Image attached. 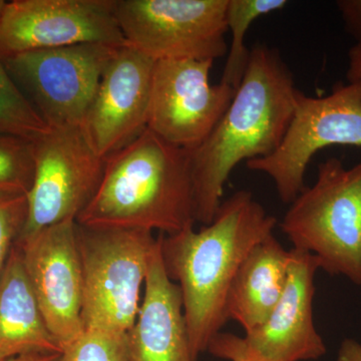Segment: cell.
Listing matches in <instances>:
<instances>
[{
    "instance_id": "3",
    "label": "cell",
    "mask_w": 361,
    "mask_h": 361,
    "mask_svg": "<svg viewBox=\"0 0 361 361\" xmlns=\"http://www.w3.org/2000/svg\"><path fill=\"white\" fill-rule=\"evenodd\" d=\"M75 222L165 235L194 226L191 151L169 144L147 128L106 159L96 193Z\"/></svg>"
},
{
    "instance_id": "12",
    "label": "cell",
    "mask_w": 361,
    "mask_h": 361,
    "mask_svg": "<svg viewBox=\"0 0 361 361\" xmlns=\"http://www.w3.org/2000/svg\"><path fill=\"white\" fill-rule=\"evenodd\" d=\"M16 244L47 329L63 350L85 331L77 222L63 221Z\"/></svg>"
},
{
    "instance_id": "21",
    "label": "cell",
    "mask_w": 361,
    "mask_h": 361,
    "mask_svg": "<svg viewBox=\"0 0 361 361\" xmlns=\"http://www.w3.org/2000/svg\"><path fill=\"white\" fill-rule=\"evenodd\" d=\"M127 334L85 329L63 349L59 361H129Z\"/></svg>"
},
{
    "instance_id": "25",
    "label": "cell",
    "mask_w": 361,
    "mask_h": 361,
    "mask_svg": "<svg viewBox=\"0 0 361 361\" xmlns=\"http://www.w3.org/2000/svg\"><path fill=\"white\" fill-rule=\"evenodd\" d=\"M348 82L355 85L361 92V44L356 42L348 52Z\"/></svg>"
},
{
    "instance_id": "14",
    "label": "cell",
    "mask_w": 361,
    "mask_h": 361,
    "mask_svg": "<svg viewBox=\"0 0 361 361\" xmlns=\"http://www.w3.org/2000/svg\"><path fill=\"white\" fill-rule=\"evenodd\" d=\"M288 276L281 298L260 326L247 332V346L262 361L314 360L326 353L313 317L315 256L292 248Z\"/></svg>"
},
{
    "instance_id": "11",
    "label": "cell",
    "mask_w": 361,
    "mask_h": 361,
    "mask_svg": "<svg viewBox=\"0 0 361 361\" xmlns=\"http://www.w3.org/2000/svg\"><path fill=\"white\" fill-rule=\"evenodd\" d=\"M101 44L123 47L116 0H14L0 16V56Z\"/></svg>"
},
{
    "instance_id": "7",
    "label": "cell",
    "mask_w": 361,
    "mask_h": 361,
    "mask_svg": "<svg viewBox=\"0 0 361 361\" xmlns=\"http://www.w3.org/2000/svg\"><path fill=\"white\" fill-rule=\"evenodd\" d=\"M116 49L77 44L23 52L2 61L49 128L80 127Z\"/></svg>"
},
{
    "instance_id": "28",
    "label": "cell",
    "mask_w": 361,
    "mask_h": 361,
    "mask_svg": "<svg viewBox=\"0 0 361 361\" xmlns=\"http://www.w3.org/2000/svg\"><path fill=\"white\" fill-rule=\"evenodd\" d=\"M6 2L4 0H0V16H1L2 11H4V6H6Z\"/></svg>"
},
{
    "instance_id": "20",
    "label": "cell",
    "mask_w": 361,
    "mask_h": 361,
    "mask_svg": "<svg viewBox=\"0 0 361 361\" xmlns=\"http://www.w3.org/2000/svg\"><path fill=\"white\" fill-rule=\"evenodd\" d=\"M33 175V142L0 133V198L27 196Z\"/></svg>"
},
{
    "instance_id": "15",
    "label": "cell",
    "mask_w": 361,
    "mask_h": 361,
    "mask_svg": "<svg viewBox=\"0 0 361 361\" xmlns=\"http://www.w3.org/2000/svg\"><path fill=\"white\" fill-rule=\"evenodd\" d=\"M144 286L137 319L127 334L129 361H197L190 343L182 291L164 267L160 235Z\"/></svg>"
},
{
    "instance_id": "24",
    "label": "cell",
    "mask_w": 361,
    "mask_h": 361,
    "mask_svg": "<svg viewBox=\"0 0 361 361\" xmlns=\"http://www.w3.org/2000/svg\"><path fill=\"white\" fill-rule=\"evenodd\" d=\"M345 30L361 44V0L337 1Z\"/></svg>"
},
{
    "instance_id": "19",
    "label": "cell",
    "mask_w": 361,
    "mask_h": 361,
    "mask_svg": "<svg viewBox=\"0 0 361 361\" xmlns=\"http://www.w3.org/2000/svg\"><path fill=\"white\" fill-rule=\"evenodd\" d=\"M49 129L9 75L0 56V133L33 142Z\"/></svg>"
},
{
    "instance_id": "1",
    "label": "cell",
    "mask_w": 361,
    "mask_h": 361,
    "mask_svg": "<svg viewBox=\"0 0 361 361\" xmlns=\"http://www.w3.org/2000/svg\"><path fill=\"white\" fill-rule=\"evenodd\" d=\"M276 225L251 192L240 190L222 201L200 231L190 226L174 235L160 233L164 267L182 291L195 360L228 322L226 300L240 265Z\"/></svg>"
},
{
    "instance_id": "13",
    "label": "cell",
    "mask_w": 361,
    "mask_h": 361,
    "mask_svg": "<svg viewBox=\"0 0 361 361\" xmlns=\"http://www.w3.org/2000/svg\"><path fill=\"white\" fill-rule=\"evenodd\" d=\"M155 61L125 44L106 66L82 125L104 160L147 129Z\"/></svg>"
},
{
    "instance_id": "4",
    "label": "cell",
    "mask_w": 361,
    "mask_h": 361,
    "mask_svg": "<svg viewBox=\"0 0 361 361\" xmlns=\"http://www.w3.org/2000/svg\"><path fill=\"white\" fill-rule=\"evenodd\" d=\"M282 232L294 249L315 256L320 269L361 286V163L344 167L329 158L314 185L290 203Z\"/></svg>"
},
{
    "instance_id": "6",
    "label": "cell",
    "mask_w": 361,
    "mask_h": 361,
    "mask_svg": "<svg viewBox=\"0 0 361 361\" xmlns=\"http://www.w3.org/2000/svg\"><path fill=\"white\" fill-rule=\"evenodd\" d=\"M336 145L361 147V92L349 82H338L325 97H308L299 90L280 146L246 165L269 176L280 200L290 204L306 187V170L315 154Z\"/></svg>"
},
{
    "instance_id": "26",
    "label": "cell",
    "mask_w": 361,
    "mask_h": 361,
    "mask_svg": "<svg viewBox=\"0 0 361 361\" xmlns=\"http://www.w3.org/2000/svg\"><path fill=\"white\" fill-rule=\"evenodd\" d=\"M337 361H361V343L355 339L342 341Z\"/></svg>"
},
{
    "instance_id": "9",
    "label": "cell",
    "mask_w": 361,
    "mask_h": 361,
    "mask_svg": "<svg viewBox=\"0 0 361 361\" xmlns=\"http://www.w3.org/2000/svg\"><path fill=\"white\" fill-rule=\"evenodd\" d=\"M32 142L35 175L18 239L77 219L96 193L106 164L82 126L51 128Z\"/></svg>"
},
{
    "instance_id": "8",
    "label": "cell",
    "mask_w": 361,
    "mask_h": 361,
    "mask_svg": "<svg viewBox=\"0 0 361 361\" xmlns=\"http://www.w3.org/2000/svg\"><path fill=\"white\" fill-rule=\"evenodd\" d=\"M227 0H116L126 44L154 61L210 59L228 52Z\"/></svg>"
},
{
    "instance_id": "27",
    "label": "cell",
    "mask_w": 361,
    "mask_h": 361,
    "mask_svg": "<svg viewBox=\"0 0 361 361\" xmlns=\"http://www.w3.org/2000/svg\"><path fill=\"white\" fill-rule=\"evenodd\" d=\"M61 355H28L0 361H59Z\"/></svg>"
},
{
    "instance_id": "2",
    "label": "cell",
    "mask_w": 361,
    "mask_h": 361,
    "mask_svg": "<svg viewBox=\"0 0 361 361\" xmlns=\"http://www.w3.org/2000/svg\"><path fill=\"white\" fill-rule=\"evenodd\" d=\"M298 92L281 54L267 44L254 45L231 104L205 141L191 151L196 222H212L238 164L276 151L290 125Z\"/></svg>"
},
{
    "instance_id": "22",
    "label": "cell",
    "mask_w": 361,
    "mask_h": 361,
    "mask_svg": "<svg viewBox=\"0 0 361 361\" xmlns=\"http://www.w3.org/2000/svg\"><path fill=\"white\" fill-rule=\"evenodd\" d=\"M27 217L25 196L0 198V275L11 249L25 228Z\"/></svg>"
},
{
    "instance_id": "10",
    "label": "cell",
    "mask_w": 361,
    "mask_h": 361,
    "mask_svg": "<svg viewBox=\"0 0 361 361\" xmlns=\"http://www.w3.org/2000/svg\"><path fill=\"white\" fill-rule=\"evenodd\" d=\"M210 59L156 61L147 128L164 141L193 151L231 104L235 90L211 84Z\"/></svg>"
},
{
    "instance_id": "17",
    "label": "cell",
    "mask_w": 361,
    "mask_h": 361,
    "mask_svg": "<svg viewBox=\"0 0 361 361\" xmlns=\"http://www.w3.org/2000/svg\"><path fill=\"white\" fill-rule=\"evenodd\" d=\"M290 255L271 234L256 244L237 270L226 300L228 322H238L245 334L260 326L281 298Z\"/></svg>"
},
{
    "instance_id": "23",
    "label": "cell",
    "mask_w": 361,
    "mask_h": 361,
    "mask_svg": "<svg viewBox=\"0 0 361 361\" xmlns=\"http://www.w3.org/2000/svg\"><path fill=\"white\" fill-rule=\"evenodd\" d=\"M207 351L215 357L229 361H262L247 346L244 337L221 331L213 337Z\"/></svg>"
},
{
    "instance_id": "5",
    "label": "cell",
    "mask_w": 361,
    "mask_h": 361,
    "mask_svg": "<svg viewBox=\"0 0 361 361\" xmlns=\"http://www.w3.org/2000/svg\"><path fill=\"white\" fill-rule=\"evenodd\" d=\"M85 329L128 334L139 313L140 294L158 237L142 230L77 224Z\"/></svg>"
},
{
    "instance_id": "18",
    "label": "cell",
    "mask_w": 361,
    "mask_h": 361,
    "mask_svg": "<svg viewBox=\"0 0 361 361\" xmlns=\"http://www.w3.org/2000/svg\"><path fill=\"white\" fill-rule=\"evenodd\" d=\"M285 0H227L226 25L232 42L223 71L221 82L235 90L239 87L248 65L250 51L245 47V35L252 23L260 16L280 11Z\"/></svg>"
},
{
    "instance_id": "16",
    "label": "cell",
    "mask_w": 361,
    "mask_h": 361,
    "mask_svg": "<svg viewBox=\"0 0 361 361\" xmlns=\"http://www.w3.org/2000/svg\"><path fill=\"white\" fill-rule=\"evenodd\" d=\"M14 244L0 275V360L28 355H61Z\"/></svg>"
}]
</instances>
